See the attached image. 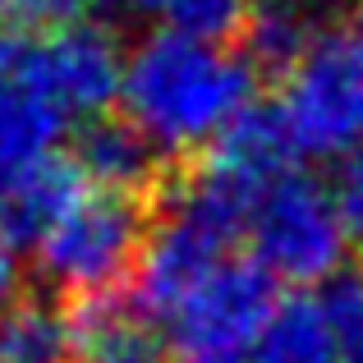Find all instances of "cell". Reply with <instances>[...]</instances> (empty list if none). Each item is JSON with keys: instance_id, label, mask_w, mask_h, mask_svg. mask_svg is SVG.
<instances>
[{"instance_id": "5", "label": "cell", "mask_w": 363, "mask_h": 363, "mask_svg": "<svg viewBox=\"0 0 363 363\" xmlns=\"http://www.w3.org/2000/svg\"><path fill=\"white\" fill-rule=\"evenodd\" d=\"M276 308V281L253 257L230 253L203 272L184 294L157 313V331L166 345H175L184 359H235L248 354L262 331V322Z\"/></svg>"}, {"instance_id": "8", "label": "cell", "mask_w": 363, "mask_h": 363, "mask_svg": "<svg viewBox=\"0 0 363 363\" xmlns=\"http://www.w3.org/2000/svg\"><path fill=\"white\" fill-rule=\"evenodd\" d=\"M157 166H161V152L152 147L124 116H106V120H92V124L79 129L74 170L83 175L88 189L133 198L157 179Z\"/></svg>"}, {"instance_id": "14", "label": "cell", "mask_w": 363, "mask_h": 363, "mask_svg": "<svg viewBox=\"0 0 363 363\" xmlns=\"http://www.w3.org/2000/svg\"><path fill=\"white\" fill-rule=\"evenodd\" d=\"M248 9H253L248 0H184L166 28H179V33H194V37H207V42H230L235 33H244Z\"/></svg>"}, {"instance_id": "6", "label": "cell", "mask_w": 363, "mask_h": 363, "mask_svg": "<svg viewBox=\"0 0 363 363\" xmlns=\"http://www.w3.org/2000/svg\"><path fill=\"white\" fill-rule=\"evenodd\" d=\"M124 65L129 51L106 23L83 18V23L42 33L18 55V83L37 92L65 124L69 120H106V111L120 101Z\"/></svg>"}, {"instance_id": "9", "label": "cell", "mask_w": 363, "mask_h": 363, "mask_svg": "<svg viewBox=\"0 0 363 363\" xmlns=\"http://www.w3.org/2000/svg\"><path fill=\"white\" fill-rule=\"evenodd\" d=\"M60 133H65V120L28 83H18V74H14V83L0 88V203L33 170L55 161Z\"/></svg>"}, {"instance_id": "20", "label": "cell", "mask_w": 363, "mask_h": 363, "mask_svg": "<svg viewBox=\"0 0 363 363\" xmlns=\"http://www.w3.org/2000/svg\"><path fill=\"white\" fill-rule=\"evenodd\" d=\"M179 363H235V359H179Z\"/></svg>"}, {"instance_id": "16", "label": "cell", "mask_w": 363, "mask_h": 363, "mask_svg": "<svg viewBox=\"0 0 363 363\" xmlns=\"http://www.w3.org/2000/svg\"><path fill=\"white\" fill-rule=\"evenodd\" d=\"M92 5L97 0H5V14H14L18 23L42 28V33H55V28L92 18Z\"/></svg>"}, {"instance_id": "10", "label": "cell", "mask_w": 363, "mask_h": 363, "mask_svg": "<svg viewBox=\"0 0 363 363\" xmlns=\"http://www.w3.org/2000/svg\"><path fill=\"white\" fill-rule=\"evenodd\" d=\"M0 363H79V313L18 294L0 313Z\"/></svg>"}, {"instance_id": "19", "label": "cell", "mask_w": 363, "mask_h": 363, "mask_svg": "<svg viewBox=\"0 0 363 363\" xmlns=\"http://www.w3.org/2000/svg\"><path fill=\"white\" fill-rule=\"evenodd\" d=\"M18 55H23V46H18L14 37L0 33V88H5V83H14V74H18Z\"/></svg>"}, {"instance_id": "11", "label": "cell", "mask_w": 363, "mask_h": 363, "mask_svg": "<svg viewBox=\"0 0 363 363\" xmlns=\"http://www.w3.org/2000/svg\"><path fill=\"white\" fill-rule=\"evenodd\" d=\"M83 189L88 184L74 170V161H46L0 203V235L14 248H37Z\"/></svg>"}, {"instance_id": "18", "label": "cell", "mask_w": 363, "mask_h": 363, "mask_svg": "<svg viewBox=\"0 0 363 363\" xmlns=\"http://www.w3.org/2000/svg\"><path fill=\"white\" fill-rule=\"evenodd\" d=\"M120 5L129 9V14H138V18H161V28H166L184 0H120Z\"/></svg>"}, {"instance_id": "4", "label": "cell", "mask_w": 363, "mask_h": 363, "mask_svg": "<svg viewBox=\"0 0 363 363\" xmlns=\"http://www.w3.org/2000/svg\"><path fill=\"white\" fill-rule=\"evenodd\" d=\"M143 244H147V221L133 198L83 189L33 253L42 281L55 294L106 303L111 290H120L129 272H138Z\"/></svg>"}, {"instance_id": "21", "label": "cell", "mask_w": 363, "mask_h": 363, "mask_svg": "<svg viewBox=\"0 0 363 363\" xmlns=\"http://www.w3.org/2000/svg\"><path fill=\"white\" fill-rule=\"evenodd\" d=\"M0 14H5V0H0Z\"/></svg>"}, {"instance_id": "13", "label": "cell", "mask_w": 363, "mask_h": 363, "mask_svg": "<svg viewBox=\"0 0 363 363\" xmlns=\"http://www.w3.org/2000/svg\"><path fill=\"white\" fill-rule=\"evenodd\" d=\"M313 14L299 5V0H267V5H253L244 18V46L240 51L248 55V65H253L257 74H276L281 79L285 69H290L294 60H299V51L308 46L313 37Z\"/></svg>"}, {"instance_id": "12", "label": "cell", "mask_w": 363, "mask_h": 363, "mask_svg": "<svg viewBox=\"0 0 363 363\" xmlns=\"http://www.w3.org/2000/svg\"><path fill=\"white\" fill-rule=\"evenodd\" d=\"M79 363H166V336L147 313L88 303L79 313Z\"/></svg>"}, {"instance_id": "3", "label": "cell", "mask_w": 363, "mask_h": 363, "mask_svg": "<svg viewBox=\"0 0 363 363\" xmlns=\"http://www.w3.org/2000/svg\"><path fill=\"white\" fill-rule=\"evenodd\" d=\"M244 240L248 257L276 285H299V290H322L327 281H336L354 244L331 203V189L303 170L276 175L253 198Z\"/></svg>"}, {"instance_id": "22", "label": "cell", "mask_w": 363, "mask_h": 363, "mask_svg": "<svg viewBox=\"0 0 363 363\" xmlns=\"http://www.w3.org/2000/svg\"><path fill=\"white\" fill-rule=\"evenodd\" d=\"M359 290H363V281H359Z\"/></svg>"}, {"instance_id": "17", "label": "cell", "mask_w": 363, "mask_h": 363, "mask_svg": "<svg viewBox=\"0 0 363 363\" xmlns=\"http://www.w3.org/2000/svg\"><path fill=\"white\" fill-rule=\"evenodd\" d=\"M18 276H23V272H18V248L0 235V313L18 299V285H23Z\"/></svg>"}, {"instance_id": "15", "label": "cell", "mask_w": 363, "mask_h": 363, "mask_svg": "<svg viewBox=\"0 0 363 363\" xmlns=\"http://www.w3.org/2000/svg\"><path fill=\"white\" fill-rule=\"evenodd\" d=\"M327 189H331V203H336L350 240L363 244V143L354 152H345L340 161H331V184Z\"/></svg>"}, {"instance_id": "7", "label": "cell", "mask_w": 363, "mask_h": 363, "mask_svg": "<svg viewBox=\"0 0 363 363\" xmlns=\"http://www.w3.org/2000/svg\"><path fill=\"white\" fill-rule=\"evenodd\" d=\"M248 363H354L331 290H299L276 299L272 318L262 322Z\"/></svg>"}, {"instance_id": "1", "label": "cell", "mask_w": 363, "mask_h": 363, "mask_svg": "<svg viewBox=\"0 0 363 363\" xmlns=\"http://www.w3.org/2000/svg\"><path fill=\"white\" fill-rule=\"evenodd\" d=\"M257 69L230 42L157 28L129 46L120 111L161 157L216 147L253 111Z\"/></svg>"}, {"instance_id": "2", "label": "cell", "mask_w": 363, "mask_h": 363, "mask_svg": "<svg viewBox=\"0 0 363 363\" xmlns=\"http://www.w3.org/2000/svg\"><path fill=\"white\" fill-rule=\"evenodd\" d=\"M294 157L340 161L363 143V0L313 28L272 106Z\"/></svg>"}]
</instances>
